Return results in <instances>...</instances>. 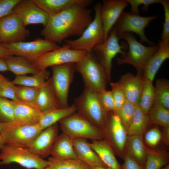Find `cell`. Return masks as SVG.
<instances>
[{"label":"cell","instance_id":"obj_1","mask_svg":"<svg viewBox=\"0 0 169 169\" xmlns=\"http://www.w3.org/2000/svg\"><path fill=\"white\" fill-rule=\"evenodd\" d=\"M92 20L90 9L75 5L57 14L49 15L40 34L45 39L60 44L69 37L80 36Z\"/></svg>","mask_w":169,"mask_h":169},{"label":"cell","instance_id":"obj_2","mask_svg":"<svg viewBox=\"0 0 169 169\" xmlns=\"http://www.w3.org/2000/svg\"><path fill=\"white\" fill-rule=\"evenodd\" d=\"M75 68L81 75L85 87L97 92L106 90L108 82L105 71L92 51L87 52L75 63Z\"/></svg>","mask_w":169,"mask_h":169},{"label":"cell","instance_id":"obj_3","mask_svg":"<svg viewBox=\"0 0 169 169\" xmlns=\"http://www.w3.org/2000/svg\"><path fill=\"white\" fill-rule=\"evenodd\" d=\"M73 104L78 113L96 127L101 130L103 128L109 112L102 107L97 92L84 86L82 94L75 99Z\"/></svg>","mask_w":169,"mask_h":169},{"label":"cell","instance_id":"obj_4","mask_svg":"<svg viewBox=\"0 0 169 169\" xmlns=\"http://www.w3.org/2000/svg\"><path fill=\"white\" fill-rule=\"evenodd\" d=\"M117 35L120 39H125L127 42L129 47L127 52L123 58H117V64L121 65L127 64H131L136 68L137 74L142 75L145 66L158 50L159 44L154 46H144L136 40L133 34L128 32Z\"/></svg>","mask_w":169,"mask_h":169},{"label":"cell","instance_id":"obj_5","mask_svg":"<svg viewBox=\"0 0 169 169\" xmlns=\"http://www.w3.org/2000/svg\"><path fill=\"white\" fill-rule=\"evenodd\" d=\"M38 124L21 125L14 122H3L0 134L5 144L27 148L42 131Z\"/></svg>","mask_w":169,"mask_h":169},{"label":"cell","instance_id":"obj_6","mask_svg":"<svg viewBox=\"0 0 169 169\" xmlns=\"http://www.w3.org/2000/svg\"><path fill=\"white\" fill-rule=\"evenodd\" d=\"M58 122L62 133L72 139L79 138L92 140L104 139L102 130L77 112L64 118Z\"/></svg>","mask_w":169,"mask_h":169},{"label":"cell","instance_id":"obj_7","mask_svg":"<svg viewBox=\"0 0 169 169\" xmlns=\"http://www.w3.org/2000/svg\"><path fill=\"white\" fill-rule=\"evenodd\" d=\"M101 4L97 3L94 7V18L78 38L66 40V44L71 49L86 52L92 51L96 45L104 40V32L100 16Z\"/></svg>","mask_w":169,"mask_h":169},{"label":"cell","instance_id":"obj_8","mask_svg":"<svg viewBox=\"0 0 169 169\" xmlns=\"http://www.w3.org/2000/svg\"><path fill=\"white\" fill-rule=\"evenodd\" d=\"M0 150V165L16 163L27 169H45L48 163L25 148L5 144Z\"/></svg>","mask_w":169,"mask_h":169},{"label":"cell","instance_id":"obj_9","mask_svg":"<svg viewBox=\"0 0 169 169\" xmlns=\"http://www.w3.org/2000/svg\"><path fill=\"white\" fill-rule=\"evenodd\" d=\"M52 76L50 78L60 108L69 106L68 103L69 89L74 73L75 63H69L51 67Z\"/></svg>","mask_w":169,"mask_h":169},{"label":"cell","instance_id":"obj_10","mask_svg":"<svg viewBox=\"0 0 169 169\" xmlns=\"http://www.w3.org/2000/svg\"><path fill=\"white\" fill-rule=\"evenodd\" d=\"M13 55L25 58L33 64L44 54L59 48L54 42L37 38L34 41L11 44H2Z\"/></svg>","mask_w":169,"mask_h":169},{"label":"cell","instance_id":"obj_11","mask_svg":"<svg viewBox=\"0 0 169 169\" xmlns=\"http://www.w3.org/2000/svg\"><path fill=\"white\" fill-rule=\"evenodd\" d=\"M119 39L113 26L106 40L95 45L92 50L104 68L108 82L110 83L113 59L118 54H121L124 56L126 53L125 51V46L120 44Z\"/></svg>","mask_w":169,"mask_h":169},{"label":"cell","instance_id":"obj_12","mask_svg":"<svg viewBox=\"0 0 169 169\" xmlns=\"http://www.w3.org/2000/svg\"><path fill=\"white\" fill-rule=\"evenodd\" d=\"M86 53L84 51L72 49L66 44L58 49L44 54L33 65L37 69L41 70L49 67L69 63H76L83 58Z\"/></svg>","mask_w":169,"mask_h":169},{"label":"cell","instance_id":"obj_13","mask_svg":"<svg viewBox=\"0 0 169 169\" xmlns=\"http://www.w3.org/2000/svg\"><path fill=\"white\" fill-rule=\"evenodd\" d=\"M102 130L104 139L111 146L115 154L123 158L129 135L116 113H109L108 120Z\"/></svg>","mask_w":169,"mask_h":169},{"label":"cell","instance_id":"obj_14","mask_svg":"<svg viewBox=\"0 0 169 169\" xmlns=\"http://www.w3.org/2000/svg\"><path fill=\"white\" fill-rule=\"evenodd\" d=\"M157 18L156 15L144 17L131 12L123 11L114 27L117 35L125 32H133L139 36L141 43L146 42L153 46V43L146 38L144 30L150 21Z\"/></svg>","mask_w":169,"mask_h":169},{"label":"cell","instance_id":"obj_15","mask_svg":"<svg viewBox=\"0 0 169 169\" xmlns=\"http://www.w3.org/2000/svg\"><path fill=\"white\" fill-rule=\"evenodd\" d=\"M23 23L14 13L0 19V39L3 44L24 41L30 34Z\"/></svg>","mask_w":169,"mask_h":169},{"label":"cell","instance_id":"obj_16","mask_svg":"<svg viewBox=\"0 0 169 169\" xmlns=\"http://www.w3.org/2000/svg\"><path fill=\"white\" fill-rule=\"evenodd\" d=\"M13 11L25 26L40 23L45 27L49 16L33 0H20L14 7Z\"/></svg>","mask_w":169,"mask_h":169},{"label":"cell","instance_id":"obj_17","mask_svg":"<svg viewBox=\"0 0 169 169\" xmlns=\"http://www.w3.org/2000/svg\"><path fill=\"white\" fill-rule=\"evenodd\" d=\"M126 0H104L100 9V16L104 32V40L124 9L129 5Z\"/></svg>","mask_w":169,"mask_h":169},{"label":"cell","instance_id":"obj_18","mask_svg":"<svg viewBox=\"0 0 169 169\" xmlns=\"http://www.w3.org/2000/svg\"><path fill=\"white\" fill-rule=\"evenodd\" d=\"M59 125L56 123L42 130L32 145L26 148L29 151L44 158L50 155L58 136Z\"/></svg>","mask_w":169,"mask_h":169},{"label":"cell","instance_id":"obj_19","mask_svg":"<svg viewBox=\"0 0 169 169\" xmlns=\"http://www.w3.org/2000/svg\"><path fill=\"white\" fill-rule=\"evenodd\" d=\"M14 107V121L21 125H32L38 123L42 112L36 103L12 100Z\"/></svg>","mask_w":169,"mask_h":169},{"label":"cell","instance_id":"obj_20","mask_svg":"<svg viewBox=\"0 0 169 169\" xmlns=\"http://www.w3.org/2000/svg\"><path fill=\"white\" fill-rule=\"evenodd\" d=\"M144 81L142 75H134L129 72L122 75L117 82L126 100L136 105L139 103Z\"/></svg>","mask_w":169,"mask_h":169},{"label":"cell","instance_id":"obj_21","mask_svg":"<svg viewBox=\"0 0 169 169\" xmlns=\"http://www.w3.org/2000/svg\"><path fill=\"white\" fill-rule=\"evenodd\" d=\"M72 143L78 159L92 167H107L91 148L87 139H73Z\"/></svg>","mask_w":169,"mask_h":169},{"label":"cell","instance_id":"obj_22","mask_svg":"<svg viewBox=\"0 0 169 169\" xmlns=\"http://www.w3.org/2000/svg\"><path fill=\"white\" fill-rule=\"evenodd\" d=\"M157 51L150 58L145 66L142 76L153 82L155 75L163 62L169 58V43L159 42Z\"/></svg>","mask_w":169,"mask_h":169},{"label":"cell","instance_id":"obj_23","mask_svg":"<svg viewBox=\"0 0 169 169\" xmlns=\"http://www.w3.org/2000/svg\"><path fill=\"white\" fill-rule=\"evenodd\" d=\"M49 15L58 13L73 6L78 5L86 7L92 0H33Z\"/></svg>","mask_w":169,"mask_h":169},{"label":"cell","instance_id":"obj_24","mask_svg":"<svg viewBox=\"0 0 169 169\" xmlns=\"http://www.w3.org/2000/svg\"><path fill=\"white\" fill-rule=\"evenodd\" d=\"M89 144L107 167L110 169H121L113 150L105 140H92Z\"/></svg>","mask_w":169,"mask_h":169},{"label":"cell","instance_id":"obj_25","mask_svg":"<svg viewBox=\"0 0 169 169\" xmlns=\"http://www.w3.org/2000/svg\"><path fill=\"white\" fill-rule=\"evenodd\" d=\"M125 152L141 165L145 166L147 147L144 144L143 135L128 136L125 145Z\"/></svg>","mask_w":169,"mask_h":169},{"label":"cell","instance_id":"obj_26","mask_svg":"<svg viewBox=\"0 0 169 169\" xmlns=\"http://www.w3.org/2000/svg\"><path fill=\"white\" fill-rule=\"evenodd\" d=\"M36 103L42 112L53 108H59L50 78L39 87Z\"/></svg>","mask_w":169,"mask_h":169},{"label":"cell","instance_id":"obj_27","mask_svg":"<svg viewBox=\"0 0 169 169\" xmlns=\"http://www.w3.org/2000/svg\"><path fill=\"white\" fill-rule=\"evenodd\" d=\"M50 155L61 159H78L72 139L63 133L59 135L53 146Z\"/></svg>","mask_w":169,"mask_h":169},{"label":"cell","instance_id":"obj_28","mask_svg":"<svg viewBox=\"0 0 169 169\" xmlns=\"http://www.w3.org/2000/svg\"><path fill=\"white\" fill-rule=\"evenodd\" d=\"M76 111L73 105L65 108H54L42 112L38 125L42 130Z\"/></svg>","mask_w":169,"mask_h":169},{"label":"cell","instance_id":"obj_29","mask_svg":"<svg viewBox=\"0 0 169 169\" xmlns=\"http://www.w3.org/2000/svg\"><path fill=\"white\" fill-rule=\"evenodd\" d=\"M9 71L16 76L34 74L40 70L37 69L33 64L25 58L19 56H12L5 59Z\"/></svg>","mask_w":169,"mask_h":169},{"label":"cell","instance_id":"obj_30","mask_svg":"<svg viewBox=\"0 0 169 169\" xmlns=\"http://www.w3.org/2000/svg\"><path fill=\"white\" fill-rule=\"evenodd\" d=\"M151 124L148 114L144 112L136 105L131 123L127 130L128 135H143Z\"/></svg>","mask_w":169,"mask_h":169},{"label":"cell","instance_id":"obj_31","mask_svg":"<svg viewBox=\"0 0 169 169\" xmlns=\"http://www.w3.org/2000/svg\"><path fill=\"white\" fill-rule=\"evenodd\" d=\"M169 161V154L166 151L147 147L145 169H161Z\"/></svg>","mask_w":169,"mask_h":169},{"label":"cell","instance_id":"obj_32","mask_svg":"<svg viewBox=\"0 0 169 169\" xmlns=\"http://www.w3.org/2000/svg\"><path fill=\"white\" fill-rule=\"evenodd\" d=\"M45 169H91L87 164L78 159H64L49 157Z\"/></svg>","mask_w":169,"mask_h":169},{"label":"cell","instance_id":"obj_33","mask_svg":"<svg viewBox=\"0 0 169 169\" xmlns=\"http://www.w3.org/2000/svg\"><path fill=\"white\" fill-rule=\"evenodd\" d=\"M50 72L46 69L40 70L31 76L26 75L16 76L12 81L14 84L30 87H39L48 79Z\"/></svg>","mask_w":169,"mask_h":169},{"label":"cell","instance_id":"obj_34","mask_svg":"<svg viewBox=\"0 0 169 169\" xmlns=\"http://www.w3.org/2000/svg\"><path fill=\"white\" fill-rule=\"evenodd\" d=\"M154 87V104L169 110V81L165 79L156 80Z\"/></svg>","mask_w":169,"mask_h":169},{"label":"cell","instance_id":"obj_35","mask_svg":"<svg viewBox=\"0 0 169 169\" xmlns=\"http://www.w3.org/2000/svg\"><path fill=\"white\" fill-rule=\"evenodd\" d=\"M154 87L153 82L148 79H145L138 105L144 112L148 114L154 104Z\"/></svg>","mask_w":169,"mask_h":169},{"label":"cell","instance_id":"obj_36","mask_svg":"<svg viewBox=\"0 0 169 169\" xmlns=\"http://www.w3.org/2000/svg\"><path fill=\"white\" fill-rule=\"evenodd\" d=\"M148 115L151 124L162 127L169 126V110L161 106L154 104Z\"/></svg>","mask_w":169,"mask_h":169},{"label":"cell","instance_id":"obj_37","mask_svg":"<svg viewBox=\"0 0 169 169\" xmlns=\"http://www.w3.org/2000/svg\"><path fill=\"white\" fill-rule=\"evenodd\" d=\"M39 87L15 86V94L17 100L28 103H36Z\"/></svg>","mask_w":169,"mask_h":169},{"label":"cell","instance_id":"obj_38","mask_svg":"<svg viewBox=\"0 0 169 169\" xmlns=\"http://www.w3.org/2000/svg\"><path fill=\"white\" fill-rule=\"evenodd\" d=\"M136 105L126 100L122 106L116 113L120 118L126 130L132 120Z\"/></svg>","mask_w":169,"mask_h":169},{"label":"cell","instance_id":"obj_39","mask_svg":"<svg viewBox=\"0 0 169 169\" xmlns=\"http://www.w3.org/2000/svg\"><path fill=\"white\" fill-rule=\"evenodd\" d=\"M14 120V107L12 100L0 97V121L9 122Z\"/></svg>","mask_w":169,"mask_h":169},{"label":"cell","instance_id":"obj_40","mask_svg":"<svg viewBox=\"0 0 169 169\" xmlns=\"http://www.w3.org/2000/svg\"><path fill=\"white\" fill-rule=\"evenodd\" d=\"M15 87L12 81L3 77L0 79V97L17 100L15 94Z\"/></svg>","mask_w":169,"mask_h":169},{"label":"cell","instance_id":"obj_41","mask_svg":"<svg viewBox=\"0 0 169 169\" xmlns=\"http://www.w3.org/2000/svg\"><path fill=\"white\" fill-rule=\"evenodd\" d=\"M111 91L115 105V112L122 106L126 100L125 94L118 82H110Z\"/></svg>","mask_w":169,"mask_h":169},{"label":"cell","instance_id":"obj_42","mask_svg":"<svg viewBox=\"0 0 169 169\" xmlns=\"http://www.w3.org/2000/svg\"><path fill=\"white\" fill-rule=\"evenodd\" d=\"M144 134L143 140L151 148L156 146L161 140V131L156 127L151 128Z\"/></svg>","mask_w":169,"mask_h":169},{"label":"cell","instance_id":"obj_43","mask_svg":"<svg viewBox=\"0 0 169 169\" xmlns=\"http://www.w3.org/2000/svg\"><path fill=\"white\" fill-rule=\"evenodd\" d=\"M97 93L100 103L104 110L108 112H115V103L111 91L106 90Z\"/></svg>","mask_w":169,"mask_h":169},{"label":"cell","instance_id":"obj_44","mask_svg":"<svg viewBox=\"0 0 169 169\" xmlns=\"http://www.w3.org/2000/svg\"><path fill=\"white\" fill-rule=\"evenodd\" d=\"M164 11L165 20L160 40L164 43H169V1L161 0V3Z\"/></svg>","mask_w":169,"mask_h":169},{"label":"cell","instance_id":"obj_45","mask_svg":"<svg viewBox=\"0 0 169 169\" xmlns=\"http://www.w3.org/2000/svg\"><path fill=\"white\" fill-rule=\"evenodd\" d=\"M20 0H0V19L13 13L15 5Z\"/></svg>","mask_w":169,"mask_h":169},{"label":"cell","instance_id":"obj_46","mask_svg":"<svg viewBox=\"0 0 169 169\" xmlns=\"http://www.w3.org/2000/svg\"><path fill=\"white\" fill-rule=\"evenodd\" d=\"M131 6V12L139 14V10L138 7L141 5H143V10L146 11L148 9V6L155 3H161V0H126Z\"/></svg>","mask_w":169,"mask_h":169},{"label":"cell","instance_id":"obj_47","mask_svg":"<svg viewBox=\"0 0 169 169\" xmlns=\"http://www.w3.org/2000/svg\"><path fill=\"white\" fill-rule=\"evenodd\" d=\"M124 163L121 165V169H145V166L141 165L125 152L123 158Z\"/></svg>","mask_w":169,"mask_h":169},{"label":"cell","instance_id":"obj_48","mask_svg":"<svg viewBox=\"0 0 169 169\" xmlns=\"http://www.w3.org/2000/svg\"><path fill=\"white\" fill-rule=\"evenodd\" d=\"M161 141L166 146L169 145V126L163 127Z\"/></svg>","mask_w":169,"mask_h":169},{"label":"cell","instance_id":"obj_49","mask_svg":"<svg viewBox=\"0 0 169 169\" xmlns=\"http://www.w3.org/2000/svg\"><path fill=\"white\" fill-rule=\"evenodd\" d=\"M13 55L12 52L9 49L2 44L0 46V58L6 59Z\"/></svg>","mask_w":169,"mask_h":169},{"label":"cell","instance_id":"obj_50","mask_svg":"<svg viewBox=\"0 0 169 169\" xmlns=\"http://www.w3.org/2000/svg\"><path fill=\"white\" fill-rule=\"evenodd\" d=\"M9 71L5 59L0 58V71Z\"/></svg>","mask_w":169,"mask_h":169},{"label":"cell","instance_id":"obj_51","mask_svg":"<svg viewBox=\"0 0 169 169\" xmlns=\"http://www.w3.org/2000/svg\"><path fill=\"white\" fill-rule=\"evenodd\" d=\"M4 144H5L4 141L0 134V149Z\"/></svg>","mask_w":169,"mask_h":169},{"label":"cell","instance_id":"obj_52","mask_svg":"<svg viewBox=\"0 0 169 169\" xmlns=\"http://www.w3.org/2000/svg\"><path fill=\"white\" fill-rule=\"evenodd\" d=\"M91 169H110L108 167H91Z\"/></svg>","mask_w":169,"mask_h":169},{"label":"cell","instance_id":"obj_53","mask_svg":"<svg viewBox=\"0 0 169 169\" xmlns=\"http://www.w3.org/2000/svg\"><path fill=\"white\" fill-rule=\"evenodd\" d=\"M3 125V122H2L0 121V132L2 129Z\"/></svg>","mask_w":169,"mask_h":169},{"label":"cell","instance_id":"obj_54","mask_svg":"<svg viewBox=\"0 0 169 169\" xmlns=\"http://www.w3.org/2000/svg\"><path fill=\"white\" fill-rule=\"evenodd\" d=\"M161 169H169V164L166 165L164 167L162 168Z\"/></svg>","mask_w":169,"mask_h":169},{"label":"cell","instance_id":"obj_55","mask_svg":"<svg viewBox=\"0 0 169 169\" xmlns=\"http://www.w3.org/2000/svg\"><path fill=\"white\" fill-rule=\"evenodd\" d=\"M4 76H3L2 75L0 74V79H2V78H3Z\"/></svg>","mask_w":169,"mask_h":169},{"label":"cell","instance_id":"obj_56","mask_svg":"<svg viewBox=\"0 0 169 169\" xmlns=\"http://www.w3.org/2000/svg\"><path fill=\"white\" fill-rule=\"evenodd\" d=\"M1 45H2V43H1V41L0 39V46Z\"/></svg>","mask_w":169,"mask_h":169}]
</instances>
